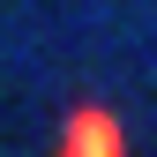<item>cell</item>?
<instances>
[{
    "label": "cell",
    "mask_w": 157,
    "mask_h": 157,
    "mask_svg": "<svg viewBox=\"0 0 157 157\" xmlns=\"http://www.w3.org/2000/svg\"><path fill=\"white\" fill-rule=\"evenodd\" d=\"M60 157H127V135H120L112 112L82 105V112L67 120V135H60Z\"/></svg>",
    "instance_id": "obj_1"
}]
</instances>
